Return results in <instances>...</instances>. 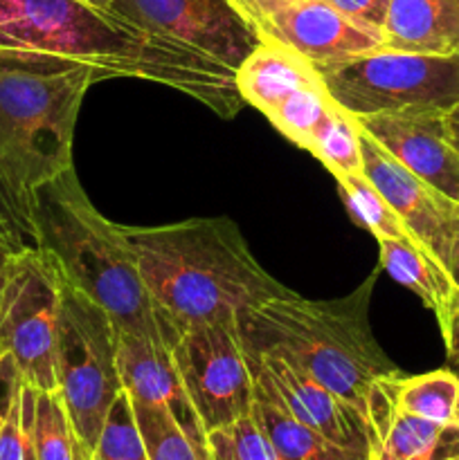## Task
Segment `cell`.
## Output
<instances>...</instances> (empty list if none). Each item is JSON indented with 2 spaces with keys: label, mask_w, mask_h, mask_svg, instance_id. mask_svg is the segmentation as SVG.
Returning a JSON list of instances; mask_svg holds the SVG:
<instances>
[{
  "label": "cell",
  "mask_w": 459,
  "mask_h": 460,
  "mask_svg": "<svg viewBox=\"0 0 459 460\" xmlns=\"http://www.w3.org/2000/svg\"><path fill=\"white\" fill-rule=\"evenodd\" d=\"M0 58L70 63L94 81H151L223 119L246 106L232 67L86 0H0Z\"/></svg>",
  "instance_id": "6da1fadb"
},
{
  "label": "cell",
  "mask_w": 459,
  "mask_h": 460,
  "mask_svg": "<svg viewBox=\"0 0 459 460\" xmlns=\"http://www.w3.org/2000/svg\"><path fill=\"white\" fill-rule=\"evenodd\" d=\"M122 229L166 346L189 326L238 319L288 290L256 263L230 218Z\"/></svg>",
  "instance_id": "7a4b0ae2"
},
{
  "label": "cell",
  "mask_w": 459,
  "mask_h": 460,
  "mask_svg": "<svg viewBox=\"0 0 459 460\" xmlns=\"http://www.w3.org/2000/svg\"><path fill=\"white\" fill-rule=\"evenodd\" d=\"M372 290L374 277L336 301L302 299L286 290L238 314L243 344L250 353L274 355L302 368L367 420L374 385L396 371L369 328Z\"/></svg>",
  "instance_id": "3957f363"
},
{
  "label": "cell",
  "mask_w": 459,
  "mask_h": 460,
  "mask_svg": "<svg viewBox=\"0 0 459 460\" xmlns=\"http://www.w3.org/2000/svg\"><path fill=\"white\" fill-rule=\"evenodd\" d=\"M93 72L61 61L0 58V200L32 245L36 189L72 169L76 115Z\"/></svg>",
  "instance_id": "277c9868"
},
{
  "label": "cell",
  "mask_w": 459,
  "mask_h": 460,
  "mask_svg": "<svg viewBox=\"0 0 459 460\" xmlns=\"http://www.w3.org/2000/svg\"><path fill=\"white\" fill-rule=\"evenodd\" d=\"M30 229L32 245L54 261L68 286L111 314L117 332L162 340L124 229L94 209L75 169L36 189Z\"/></svg>",
  "instance_id": "5b68a950"
},
{
  "label": "cell",
  "mask_w": 459,
  "mask_h": 460,
  "mask_svg": "<svg viewBox=\"0 0 459 460\" xmlns=\"http://www.w3.org/2000/svg\"><path fill=\"white\" fill-rule=\"evenodd\" d=\"M61 272L43 250L22 245L0 268V367L12 364L36 391H57Z\"/></svg>",
  "instance_id": "8992f818"
},
{
  "label": "cell",
  "mask_w": 459,
  "mask_h": 460,
  "mask_svg": "<svg viewBox=\"0 0 459 460\" xmlns=\"http://www.w3.org/2000/svg\"><path fill=\"white\" fill-rule=\"evenodd\" d=\"M328 97L351 117L444 112L459 103V57L376 49L320 67Z\"/></svg>",
  "instance_id": "52a82bcc"
},
{
  "label": "cell",
  "mask_w": 459,
  "mask_h": 460,
  "mask_svg": "<svg viewBox=\"0 0 459 460\" xmlns=\"http://www.w3.org/2000/svg\"><path fill=\"white\" fill-rule=\"evenodd\" d=\"M57 391L76 436L93 454L108 411L122 394L117 328L84 292L63 286L57 341Z\"/></svg>",
  "instance_id": "ba28073f"
},
{
  "label": "cell",
  "mask_w": 459,
  "mask_h": 460,
  "mask_svg": "<svg viewBox=\"0 0 459 460\" xmlns=\"http://www.w3.org/2000/svg\"><path fill=\"white\" fill-rule=\"evenodd\" d=\"M169 350L205 434L252 411L255 371L238 319L189 326L176 337Z\"/></svg>",
  "instance_id": "9c48e42d"
},
{
  "label": "cell",
  "mask_w": 459,
  "mask_h": 460,
  "mask_svg": "<svg viewBox=\"0 0 459 460\" xmlns=\"http://www.w3.org/2000/svg\"><path fill=\"white\" fill-rule=\"evenodd\" d=\"M111 9L126 21L180 40L237 70L261 36L228 0H115Z\"/></svg>",
  "instance_id": "30bf717a"
},
{
  "label": "cell",
  "mask_w": 459,
  "mask_h": 460,
  "mask_svg": "<svg viewBox=\"0 0 459 460\" xmlns=\"http://www.w3.org/2000/svg\"><path fill=\"white\" fill-rule=\"evenodd\" d=\"M363 173L381 191L410 238L421 243L450 270L459 243V202L405 169L360 128Z\"/></svg>",
  "instance_id": "8fae6325"
},
{
  "label": "cell",
  "mask_w": 459,
  "mask_h": 460,
  "mask_svg": "<svg viewBox=\"0 0 459 460\" xmlns=\"http://www.w3.org/2000/svg\"><path fill=\"white\" fill-rule=\"evenodd\" d=\"M248 355L255 380L266 386L297 420L313 427L331 443L372 460V431L358 409L286 359L250 350Z\"/></svg>",
  "instance_id": "7c38bea8"
},
{
  "label": "cell",
  "mask_w": 459,
  "mask_h": 460,
  "mask_svg": "<svg viewBox=\"0 0 459 460\" xmlns=\"http://www.w3.org/2000/svg\"><path fill=\"white\" fill-rule=\"evenodd\" d=\"M261 40L292 49L318 70L385 48L381 31L351 21L327 0H291L268 18Z\"/></svg>",
  "instance_id": "4fadbf2b"
},
{
  "label": "cell",
  "mask_w": 459,
  "mask_h": 460,
  "mask_svg": "<svg viewBox=\"0 0 459 460\" xmlns=\"http://www.w3.org/2000/svg\"><path fill=\"white\" fill-rule=\"evenodd\" d=\"M356 121L405 169L459 202V151L450 142L444 112H381Z\"/></svg>",
  "instance_id": "5bb4252c"
},
{
  "label": "cell",
  "mask_w": 459,
  "mask_h": 460,
  "mask_svg": "<svg viewBox=\"0 0 459 460\" xmlns=\"http://www.w3.org/2000/svg\"><path fill=\"white\" fill-rule=\"evenodd\" d=\"M117 368L122 389L135 404L165 407L196 438H207L176 371L171 350L160 337L117 332Z\"/></svg>",
  "instance_id": "9a60e30c"
},
{
  "label": "cell",
  "mask_w": 459,
  "mask_h": 460,
  "mask_svg": "<svg viewBox=\"0 0 459 460\" xmlns=\"http://www.w3.org/2000/svg\"><path fill=\"white\" fill-rule=\"evenodd\" d=\"M372 460H459V425H441L394 407L385 377L367 404Z\"/></svg>",
  "instance_id": "2e32d148"
},
{
  "label": "cell",
  "mask_w": 459,
  "mask_h": 460,
  "mask_svg": "<svg viewBox=\"0 0 459 460\" xmlns=\"http://www.w3.org/2000/svg\"><path fill=\"white\" fill-rule=\"evenodd\" d=\"M382 43L428 57H459V0H390Z\"/></svg>",
  "instance_id": "e0dca14e"
},
{
  "label": "cell",
  "mask_w": 459,
  "mask_h": 460,
  "mask_svg": "<svg viewBox=\"0 0 459 460\" xmlns=\"http://www.w3.org/2000/svg\"><path fill=\"white\" fill-rule=\"evenodd\" d=\"M234 76L246 106L256 108L266 119L302 88L322 81L318 67L274 40H261Z\"/></svg>",
  "instance_id": "ac0fdd59"
},
{
  "label": "cell",
  "mask_w": 459,
  "mask_h": 460,
  "mask_svg": "<svg viewBox=\"0 0 459 460\" xmlns=\"http://www.w3.org/2000/svg\"><path fill=\"white\" fill-rule=\"evenodd\" d=\"M378 247H381V268L396 283L414 292L423 305L435 313L436 322H441L454 296L450 270L410 236L381 238Z\"/></svg>",
  "instance_id": "d6986e66"
},
{
  "label": "cell",
  "mask_w": 459,
  "mask_h": 460,
  "mask_svg": "<svg viewBox=\"0 0 459 460\" xmlns=\"http://www.w3.org/2000/svg\"><path fill=\"white\" fill-rule=\"evenodd\" d=\"M255 385V402L250 413L284 460H369L327 440L313 427L297 420L266 386L256 380Z\"/></svg>",
  "instance_id": "ffe728a7"
},
{
  "label": "cell",
  "mask_w": 459,
  "mask_h": 460,
  "mask_svg": "<svg viewBox=\"0 0 459 460\" xmlns=\"http://www.w3.org/2000/svg\"><path fill=\"white\" fill-rule=\"evenodd\" d=\"M387 394L396 409L441 425H459V376L453 368H436L421 376H385Z\"/></svg>",
  "instance_id": "44dd1931"
},
{
  "label": "cell",
  "mask_w": 459,
  "mask_h": 460,
  "mask_svg": "<svg viewBox=\"0 0 459 460\" xmlns=\"http://www.w3.org/2000/svg\"><path fill=\"white\" fill-rule=\"evenodd\" d=\"M32 436L36 460H90L58 391H36Z\"/></svg>",
  "instance_id": "7402d4cb"
},
{
  "label": "cell",
  "mask_w": 459,
  "mask_h": 460,
  "mask_svg": "<svg viewBox=\"0 0 459 460\" xmlns=\"http://www.w3.org/2000/svg\"><path fill=\"white\" fill-rule=\"evenodd\" d=\"M304 151L318 157L333 178L363 173V148H360V126L356 117L333 103Z\"/></svg>",
  "instance_id": "603a6c76"
},
{
  "label": "cell",
  "mask_w": 459,
  "mask_h": 460,
  "mask_svg": "<svg viewBox=\"0 0 459 460\" xmlns=\"http://www.w3.org/2000/svg\"><path fill=\"white\" fill-rule=\"evenodd\" d=\"M133 411L151 460H214L207 438L184 431L169 409L133 402Z\"/></svg>",
  "instance_id": "cb8c5ba5"
},
{
  "label": "cell",
  "mask_w": 459,
  "mask_h": 460,
  "mask_svg": "<svg viewBox=\"0 0 459 460\" xmlns=\"http://www.w3.org/2000/svg\"><path fill=\"white\" fill-rule=\"evenodd\" d=\"M336 182L351 218L360 227L367 229L376 241L408 236L399 216L392 211L385 198L381 196V191L364 178V173L345 175V178H338Z\"/></svg>",
  "instance_id": "d4e9b609"
},
{
  "label": "cell",
  "mask_w": 459,
  "mask_h": 460,
  "mask_svg": "<svg viewBox=\"0 0 459 460\" xmlns=\"http://www.w3.org/2000/svg\"><path fill=\"white\" fill-rule=\"evenodd\" d=\"M333 103L336 102L328 97L324 81H318V84L302 88L288 102H284L268 117V121L284 137L291 139L300 148H306L309 139L313 137L315 128L327 117V112L331 111Z\"/></svg>",
  "instance_id": "484cf974"
},
{
  "label": "cell",
  "mask_w": 459,
  "mask_h": 460,
  "mask_svg": "<svg viewBox=\"0 0 459 460\" xmlns=\"http://www.w3.org/2000/svg\"><path fill=\"white\" fill-rule=\"evenodd\" d=\"M90 460H151L126 391L112 402Z\"/></svg>",
  "instance_id": "4316f807"
},
{
  "label": "cell",
  "mask_w": 459,
  "mask_h": 460,
  "mask_svg": "<svg viewBox=\"0 0 459 460\" xmlns=\"http://www.w3.org/2000/svg\"><path fill=\"white\" fill-rule=\"evenodd\" d=\"M36 389L16 376L0 420V460H36L32 413Z\"/></svg>",
  "instance_id": "83f0119b"
},
{
  "label": "cell",
  "mask_w": 459,
  "mask_h": 460,
  "mask_svg": "<svg viewBox=\"0 0 459 460\" xmlns=\"http://www.w3.org/2000/svg\"><path fill=\"white\" fill-rule=\"evenodd\" d=\"M214 460H284L252 413L207 434Z\"/></svg>",
  "instance_id": "f1b7e54d"
},
{
  "label": "cell",
  "mask_w": 459,
  "mask_h": 460,
  "mask_svg": "<svg viewBox=\"0 0 459 460\" xmlns=\"http://www.w3.org/2000/svg\"><path fill=\"white\" fill-rule=\"evenodd\" d=\"M327 3H331L338 12L349 16L351 21L382 34V22H385L390 0H327Z\"/></svg>",
  "instance_id": "f546056e"
},
{
  "label": "cell",
  "mask_w": 459,
  "mask_h": 460,
  "mask_svg": "<svg viewBox=\"0 0 459 460\" xmlns=\"http://www.w3.org/2000/svg\"><path fill=\"white\" fill-rule=\"evenodd\" d=\"M450 274H453L454 281V296L446 317L439 322V328L441 335H444L446 353H448V358H454V355H459V243L453 261H450Z\"/></svg>",
  "instance_id": "4dcf8cb0"
},
{
  "label": "cell",
  "mask_w": 459,
  "mask_h": 460,
  "mask_svg": "<svg viewBox=\"0 0 459 460\" xmlns=\"http://www.w3.org/2000/svg\"><path fill=\"white\" fill-rule=\"evenodd\" d=\"M256 31L264 30V25L268 22V18L273 16L274 12H279L282 7H286L291 0H228Z\"/></svg>",
  "instance_id": "1f68e13d"
},
{
  "label": "cell",
  "mask_w": 459,
  "mask_h": 460,
  "mask_svg": "<svg viewBox=\"0 0 459 460\" xmlns=\"http://www.w3.org/2000/svg\"><path fill=\"white\" fill-rule=\"evenodd\" d=\"M27 245L25 241H22L21 232H18L16 223H14L12 214L7 211V207H4V202L0 200V252H12V250H18V247Z\"/></svg>",
  "instance_id": "d6a6232c"
},
{
  "label": "cell",
  "mask_w": 459,
  "mask_h": 460,
  "mask_svg": "<svg viewBox=\"0 0 459 460\" xmlns=\"http://www.w3.org/2000/svg\"><path fill=\"white\" fill-rule=\"evenodd\" d=\"M446 124H448L450 142H453V146L459 151V103L446 115Z\"/></svg>",
  "instance_id": "836d02e7"
},
{
  "label": "cell",
  "mask_w": 459,
  "mask_h": 460,
  "mask_svg": "<svg viewBox=\"0 0 459 460\" xmlns=\"http://www.w3.org/2000/svg\"><path fill=\"white\" fill-rule=\"evenodd\" d=\"M16 371V368L12 367V364H3V367H0V385H3L4 380H7L9 376H12V373ZM14 380H16V377H14ZM14 385V382H12ZM9 389H12V386H9ZM9 389H7V394L3 395V398H0V420H3V413H4V404H7V398H9Z\"/></svg>",
  "instance_id": "e575fe53"
},
{
  "label": "cell",
  "mask_w": 459,
  "mask_h": 460,
  "mask_svg": "<svg viewBox=\"0 0 459 460\" xmlns=\"http://www.w3.org/2000/svg\"><path fill=\"white\" fill-rule=\"evenodd\" d=\"M86 3L94 4V7H104V9H111V4L115 3V0H86Z\"/></svg>",
  "instance_id": "d590c367"
},
{
  "label": "cell",
  "mask_w": 459,
  "mask_h": 460,
  "mask_svg": "<svg viewBox=\"0 0 459 460\" xmlns=\"http://www.w3.org/2000/svg\"><path fill=\"white\" fill-rule=\"evenodd\" d=\"M448 364H450V368H453V371L459 376V355H454V358H448Z\"/></svg>",
  "instance_id": "8d00e7d4"
},
{
  "label": "cell",
  "mask_w": 459,
  "mask_h": 460,
  "mask_svg": "<svg viewBox=\"0 0 459 460\" xmlns=\"http://www.w3.org/2000/svg\"><path fill=\"white\" fill-rule=\"evenodd\" d=\"M7 254V252H0V268H3V256Z\"/></svg>",
  "instance_id": "74e56055"
}]
</instances>
